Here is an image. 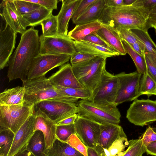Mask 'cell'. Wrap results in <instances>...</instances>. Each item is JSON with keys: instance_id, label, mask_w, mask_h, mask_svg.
<instances>
[{"instance_id": "obj_51", "label": "cell", "mask_w": 156, "mask_h": 156, "mask_svg": "<svg viewBox=\"0 0 156 156\" xmlns=\"http://www.w3.org/2000/svg\"><path fill=\"white\" fill-rule=\"evenodd\" d=\"M147 154L156 156V141L153 142L146 147Z\"/></svg>"}, {"instance_id": "obj_22", "label": "cell", "mask_w": 156, "mask_h": 156, "mask_svg": "<svg viewBox=\"0 0 156 156\" xmlns=\"http://www.w3.org/2000/svg\"><path fill=\"white\" fill-rule=\"evenodd\" d=\"M73 42L77 51L106 59L108 57L119 55L118 53L109 48L84 41H74Z\"/></svg>"}, {"instance_id": "obj_31", "label": "cell", "mask_w": 156, "mask_h": 156, "mask_svg": "<svg viewBox=\"0 0 156 156\" xmlns=\"http://www.w3.org/2000/svg\"><path fill=\"white\" fill-rule=\"evenodd\" d=\"M139 94L148 97L156 94V83L147 72L141 76L140 83Z\"/></svg>"}, {"instance_id": "obj_46", "label": "cell", "mask_w": 156, "mask_h": 156, "mask_svg": "<svg viewBox=\"0 0 156 156\" xmlns=\"http://www.w3.org/2000/svg\"><path fill=\"white\" fill-rule=\"evenodd\" d=\"M145 57L147 66V72L156 83V68L145 53Z\"/></svg>"}, {"instance_id": "obj_42", "label": "cell", "mask_w": 156, "mask_h": 156, "mask_svg": "<svg viewBox=\"0 0 156 156\" xmlns=\"http://www.w3.org/2000/svg\"><path fill=\"white\" fill-rule=\"evenodd\" d=\"M140 138L146 147L151 143L156 141V133L153 130L152 127L149 126Z\"/></svg>"}, {"instance_id": "obj_6", "label": "cell", "mask_w": 156, "mask_h": 156, "mask_svg": "<svg viewBox=\"0 0 156 156\" xmlns=\"http://www.w3.org/2000/svg\"><path fill=\"white\" fill-rule=\"evenodd\" d=\"M34 106L24 101L16 105H0V127L10 129L15 134L33 114Z\"/></svg>"}, {"instance_id": "obj_34", "label": "cell", "mask_w": 156, "mask_h": 156, "mask_svg": "<svg viewBox=\"0 0 156 156\" xmlns=\"http://www.w3.org/2000/svg\"><path fill=\"white\" fill-rule=\"evenodd\" d=\"M55 87L58 90L64 94L78 99H88L90 97L92 94L91 91L86 88L79 89Z\"/></svg>"}, {"instance_id": "obj_55", "label": "cell", "mask_w": 156, "mask_h": 156, "mask_svg": "<svg viewBox=\"0 0 156 156\" xmlns=\"http://www.w3.org/2000/svg\"><path fill=\"white\" fill-rule=\"evenodd\" d=\"M87 156H100L95 148L87 147Z\"/></svg>"}, {"instance_id": "obj_56", "label": "cell", "mask_w": 156, "mask_h": 156, "mask_svg": "<svg viewBox=\"0 0 156 156\" xmlns=\"http://www.w3.org/2000/svg\"><path fill=\"white\" fill-rule=\"evenodd\" d=\"M136 0H123L124 5H130L132 4Z\"/></svg>"}, {"instance_id": "obj_49", "label": "cell", "mask_w": 156, "mask_h": 156, "mask_svg": "<svg viewBox=\"0 0 156 156\" xmlns=\"http://www.w3.org/2000/svg\"><path fill=\"white\" fill-rule=\"evenodd\" d=\"M143 6L150 12L156 5V0H141Z\"/></svg>"}, {"instance_id": "obj_38", "label": "cell", "mask_w": 156, "mask_h": 156, "mask_svg": "<svg viewBox=\"0 0 156 156\" xmlns=\"http://www.w3.org/2000/svg\"><path fill=\"white\" fill-rule=\"evenodd\" d=\"M13 0L16 8L23 16L41 6L39 5L27 1L26 0Z\"/></svg>"}, {"instance_id": "obj_44", "label": "cell", "mask_w": 156, "mask_h": 156, "mask_svg": "<svg viewBox=\"0 0 156 156\" xmlns=\"http://www.w3.org/2000/svg\"><path fill=\"white\" fill-rule=\"evenodd\" d=\"M27 1L37 4L45 8L52 10L57 9V0H26Z\"/></svg>"}, {"instance_id": "obj_8", "label": "cell", "mask_w": 156, "mask_h": 156, "mask_svg": "<svg viewBox=\"0 0 156 156\" xmlns=\"http://www.w3.org/2000/svg\"><path fill=\"white\" fill-rule=\"evenodd\" d=\"M126 118L130 123L142 127L156 121V101L135 100L127 110Z\"/></svg>"}, {"instance_id": "obj_26", "label": "cell", "mask_w": 156, "mask_h": 156, "mask_svg": "<svg viewBox=\"0 0 156 156\" xmlns=\"http://www.w3.org/2000/svg\"><path fill=\"white\" fill-rule=\"evenodd\" d=\"M46 156H85L68 143L57 138L52 147L45 152Z\"/></svg>"}, {"instance_id": "obj_52", "label": "cell", "mask_w": 156, "mask_h": 156, "mask_svg": "<svg viewBox=\"0 0 156 156\" xmlns=\"http://www.w3.org/2000/svg\"><path fill=\"white\" fill-rule=\"evenodd\" d=\"M129 44L131 46L132 48L139 55L142 56H144L145 55V52L143 50L138 43H135Z\"/></svg>"}, {"instance_id": "obj_17", "label": "cell", "mask_w": 156, "mask_h": 156, "mask_svg": "<svg viewBox=\"0 0 156 156\" xmlns=\"http://www.w3.org/2000/svg\"><path fill=\"white\" fill-rule=\"evenodd\" d=\"M35 117L30 116L15 134L12 145L7 156H14L27 147L28 143L34 134Z\"/></svg>"}, {"instance_id": "obj_40", "label": "cell", "mask_w": 156, "mask_h": 156, "mask_svg": "<svg viewBox=\"0 0 156 156\" xmlns=\"http://www.w3.org/2000/svg\"><path fill=\"white\" fill-rule=\"evenodd\" d=\"M121 39L123 40L129 44L137 43L143 50L145 51L144 44L133 34L130 30L122 29L119 31Z\"/></svg>"}, {"instance_id": "obj_59", "label": "cell", "mask_w": 156, "mask_h": 156, "mask_svg": "<svg viewBox=\"0 0 156 156\" xmlns=\"http://www.w3.org/2000/svg\"><path fill=\"white\" fill-rule=\"evenodd\" d=\"M154 29H155V32H156V28H155Z\"/></svg>"}, {"instance_id": "obj_37", "label": "cell", "mask_w": 156, "mask_h": 156, "mask_svg": "<svg viewBox=\"0 0 156 156\" xmlns=\"http://www.w3.org/2000/svg\"><path fill=\"white\" fill-rule=\"evenodd\" d=\"M75 133V123L67 125H57L56 138L61 141L66 142L69 137Z\"/></svg>"}, {"instance_id": "obj_57", "label": "cell", "mask_w": 156, "mask_h": 156, "mask_svg": "<svg viewBox=\"0 0 156 156\" xmlns=\"http://www.w3.org/2000/svg\"><path fill=\"white\" fill-rule=\"evenodd\" d=\"M153 130L156 133V127L152 128Z\"/></svg>"}, {"instance_id": "obj_50", "label": "cell", "mask_w": 156, "mask_h": 156, "mask_svg": "<svg viewBox=\"0 0 156 156\" xmlns=\"http://www.w3.org/2000/svg\"><path fill=\"white\" fill-rule=\"evenodd\" d=\"M106 7L124 5L123 0H105Z\"/></svg>"}, {"instance_id": "obj_36", "label": "cell", "mask_w": 156, "mask_h": 156, "mask_svg": "<svg viewBox=\"0 0 156 156\" xmlns=\"http://www.w3.org/2000/svg\"><path fill=\"white\" fill-rule=\"evenodd\" d=\"M130 30L135 36L144 45L145 52L156 51V44L151 39L148 32L137 29Z\"/></svg>"}, {"instance_id": "obj_18", "label": "cell", "mask_w": 156, "mask_h": 156, "mask_svg": "<svg viewBox=\"0 0 156 156\" xmlns=\"http://www.w3.org/2000/svg\"><path fill=\"white\" fill-rule=\"evenodd\" d=\"M48 79L55 87L79 89L85 88L76 77L69 63H66L62 66Z\"/></svg>"}, {"instance_id": "obj_11", "label": "cell", "mask_w": 156, "mask_h": 156, "mask_svg": "<svg viewBox=\"0 0 156 156\" xmlns=\"http://www.w3.org/2000/svg\"><path fill=\"white\" fill-rule=\"evenodd\" d=\"M115 76L119 80V87L114 103L116 106L122 103L134 101L139 97L141 75L137 71L129 73L122 72Z\"/></svg>"}, {"instance_id": "obj_2", "label": "cell", "mask_w": 156, "mask_h": 156, "mask_svg": "<svg viewBox=\"0 0 156 156\" xmlns=\"http://www.w3.org/2000/svg\"><path fill=\"white\" fill-rule=\"evenodd\" d=\"M38 30L31 27L21 34L20 43L8 62L7 77L9 81L27 79L33 59L39 54L40 40Z\"/></svg>"}, {"instance_id": "obj_29", "label": "cell", "mask_w": 156, "mask_h": 156, "mask_svg": "<svg viewBox=\"0 0 156 156\" xmlns=\"http://www.w3.org/2000/svg\"><path fill=\"white\" fill-rule=\"evenodd\" d=\"M52 10L41 6L23 16L30 23V26L34 27L40 25L42 22L50 16L52 14Z\"/></svg>"}, {"instance_id": "obj_15", "label": "cell", "mask_w": 156, "mask_h": 156, "mask_svg": "<svg viewBox=\"0 0 156 156\" xmlns=\"http://www.w3.org/2000/svg\"><path fill=\"white\" fill-rule=\"evenodd\" d=\"M0 15L15 32L21 34L27 30L30 23L16 8L13 0H3L0 4Z\"/></svg>"}, {"instance_id": "obj_25", "label": "cell", "mask_w": 156, "mask_h": 156, "mask_svg": "<svg viewBox=\"0 0 156 156\" xmlns=\"http://www.w3.org/2000/svg\"><path fill=\"white\" fill-rule=\"evenodd\" d=\"M101 27L99 20L89 23L76 25L68 34L69 38L75 41H83L87 35Z\"/></svg>"}, {"instance_id": "obj_60", "label": "cell", "mask_w": 156, "mask_h": 156, "mask_svg": "<svg viewBox=\"0 0 156 156\" xmlns=\"http://www.w3.org/2000/svg\"></svg>"}, {"instance_id": "obj_10", "label": "cell", "mask_w": 156, "mask_h": 156, "mask_svg": "<svg viewBox=\"0 0 156 156\" xmlns=\"http://www.w3.org/2000/svg\"><path fill=\"white\" fill-rule=\"evenodd\" d=\"M71 56L65 54H39L32 60L28 73L27 79L45 76L52 69L62 66L69 61Z\"/></svg>"}, {"instance_id": "obj_32", "label": "cell", "mask_w": 156, "mask_h": 156, "mask_svg": "<svg viewBox=\"0 0 156 156\" xmlns=\"http://www.w3.org/2000/svg\"><path fill=\"white\" fill-rule=\"evenodd\" d=\"M15 133L9 129L0 127V154L7 156L12 144Z\"/></svg>"}, {"instance_id": "obj_48", "label": "cell", "mask_w": 156, "mask_h": 156, "mask_svg": "<svg viewBox=\"0 0 156 156\" xmlns=\"http://www.w3.org/2000/svg\"><path fill=\"white\" fill-rule=\"evenodd\" d=\"M148 18L151 27L156 28V5L149 12Z\"/></svg>"}, {"instance_id": "obj_12", "label": "cell", "mask_w": 156, "mask_h": 156, "mask_svg": "<svg viewBox=\"0 0 156 156\" xmlns=\"http://www.w3.org/2000/svg\"><path fill=\"white\" fill-rule=\"evenodd\" d=\"M39 54H65L72 55L77 51L74 41L67 36L40 37Z\"/></svg>"}, {"instance_id": "obj_13", "label": "cell", "mask_w": 156, "mask_h": 156, "mask_svg": "<svg viewBox=\"0 0 156 156\" xmlns=\"http://www.w3.org/2000/svg\"><path fill=\"white\" fill-rule=\"evenodd\" d=\"M75 126V134L83 144L87 147L95 148L100 136L101 124L78 115Z\"/></svg>"}, {"instance_id": "obj_3", "label": "cell", "mask_w": 156, "mask_h": 156, "mask_svg": "<svg viewBox=\"0 0 156 156\" xmlns=\"http://www.w3.org/2000/svg\"><path fill=\"white\" fill-rule=\"evenodd\" d=\"M25 90L23 101L34 105L43 101L58 99L77 103L78 99L67 96L58 90L45 76L22 81Z\"/></svg>"}, {"instance_id": "obj_39", "label": "cell", "mask_w": 156, "mask_h": 156, "mask_svg": "<svg viewBox=\"0 0 156 156\" xmlns=\"http://www.w3.org/2000/svg\"><path fill=\"white\" fill-rule=\"evenodd\" d=\"M66 143L84 156H87V147L83 144L75 133L69 137Z\"/></svg>"}, {"instance_id": "obj_47", "label": "cell", "mask_w": 156, "mask_h": 156, "mask_svg": "<svg viewBox=\"0 0 156 156\" xmlns=\"http://www.w3.org/2000/svg\"><path fill=\"white\" fill-rule=\"evenodd\" d=\"M78 116V114H75L58 122L56 125H67L74 124Z\"/></svg>"}, {"instance_id": "obj_58", "label": "cell", "mask_w": 156, "mask_h": 156, "mask_svg": "<svg viewBox=\"0 0 156 156\" xmlns=\"http://www.w3.org/2000/svg\"><path fill=\"white\" fill-rule=\"evenodd\" d=\"M0 156H4L2 154H0Z\"/></svg>"}, {"instance_id": "obj_27", "label": "cell", "mask_w": 156, "mask_h": 156, "mask_svg": "<svg viewBox=\"0 0 156 156\" xmlns=\"http://www.w3.org/2000/svg\"><path fill=\"white\" fill-rule=\"evenodd\" d=\"M129 142L127 137H121L108 149L97 145L95 149L100 156H122L128 147Z\"/></svg>"}, {"instance_id": "obj_24", "label": "cell", "mask_w": 156, "mask_h": 156, "mask_svg": "<svg viewBox=\"0 0 156 156\" xmlns=\"http://www.w3.org/2000/svg\"><path fill=\"white\" fill-rule=\"evenodd\" d=\"M25 92L23 86L5 90L0 94V105H11L22 103Z\"/></svg>"}, {"instance_id": "obj_20", "label": "cell", "mask_w": 156, "mask_h": 156, "mask_svg": "<svg viewBox=\"0 0 156 156\" xmlns=\"http://www.w3.org/2000/svg\"><path fill=\"white\" fill-rule=\"evenodd\" d=\"M81 0H62L61 9L57 16L59 36H68L69 23Z\"/></svg>"}, {"instance_id": "obj_1", "label": "cell", "mask_w": 156, "mask_h": 156, "mask_svg": "<svg viewBox=\"0 0 156 156\" xmlns=\"http://www.w3.org/2000/svg\"><path fill=\"white\" fill-rule=\"evenodd\" d=\"M140 0L132 4L105 7L99 20L117 31L122 29H139L148 32L151 27L148 18L149 12L142 5Z\"/></svg>"}, {"instance_id": "obj_33", "label": "cell", "mask_w": 156, "mask_h": 156, "mask_svg": "<svg viewBox=\"0 0 156 156\" xmlns=\"http://www.w3.org/2000/svg\"><path fill=\"white\" fill-rule=\"evenodd\" d=\"M43 36L53 37L59 36L58 33V23L57 16L52 14L40 24Z\"/></svg>"}, {"instance_id": "obj_43", "label": "cell", "mask_w": 156, "mask_h": 156, "mask_svg": "<svg viewBox=\"0 0 156 156\" xmlns=\"http://www.w3.org/2000/svg\"><path fill=\"white\" fill-rule=\"evenodd\" d=\"M95 57L91 55L76 51L71 56L70 62L71 64H75L87 61Z\"/></svg>"}, {"instance_id": "obj_53", "label": "cell", "mask_w": 156, "mask_h": 156, "mask_svg": "<svg viewBox=\"0 0 156 156\" xmlns=\"http://www.w3.org/2000/svg\"><path fill=\"white\" fill-rule=\"evenodd\" d=\"M14 156H35L27 147L23 148Z\"/></svg>"}, {"instance_id": "obj_5", "label": "cell", "mask_w": 156, "mask_h": 156, "mask_svg": "<svg viewBox=\"0 0 156 156\" xmlns=\"http://www.w3.org/2000/svg\"><path fill=\"white\" fill-rule=\"evenodd\" d=\"M78 115L100 124L119 125L121 115L115 105L102 106L93 104L88 100H81L77 103Z\"/></svg>"}, {"instance_id": "obj_41", "label": "cell", "mask_w": 156, "mask_h": 156, "mask_svg": "<svg viewBox=\"0 0 156 156\" xmlns=\"http://www.w3.org/2000/svg\"><path fill=\"white\" fill-rule=\"evenodd\" d=\"M97 0H81L75 9L72 17V20L74 23L77 19L82 14L91 4Z\"/></svg>"}, {"instance_id": "obj_9", "label": "cell", "mask_w": 156, "mask_h": 156, "mask_svg": "<svg viewBox=\"0 0 156 156\" xmlns=\"http://www.w3.org/2000/svg\"><path fill=\"white\" fill-rule=\"evenodd\" d=\"M34 106L56 124L70 116L78 114L79 111L77 103L58 99L43 101Z\"/></svg>"}, {"instance_id": "obj_4", "label": "cell", "mask_w": 156, "mask_h": 156, "mask_svg": "<svg viewBox=\"0 0 156 156\" xmlns=\"http://www.w3.org/2000/svg\"><path fill=\"white\" fill-rule=\"evenodd\" d=\"M106 58L98 57L71 64L73 73L79 81L92 92L98 84L105 68Z\"/></svg>"}, {"instance_id": "obj_28", "label": "cell", "mask_w": 156, "mask_h": 156, "mask_svg": "<svg viewBox=\"0 0 156 156\" xmlns=\"http://www.w3.org/2000/svg\"><path fill=\"white\" fill-rule=\"evenodd\" d=\"M27 148L35 156H46L45 138L42 131L37 130L34 132L28 143Z\"/></svg>"}, {"instance_id": "obj_35", "label": "cell", "mask_w": 156, "mask_h": 156, "mask_svg": "<svg viewBox=\"0 0 156 156\" xmlns=\"http://www.w3.org/2000/svg\"><path fill=\"white\" fill-rule=\"evenodd\" d=\"M129 142L128 146L122 156H142L146 152V147L140 138Z\"/></svg>"}, {"instance_id": "obj_16", "label": "cell", "mask_w": 156, "mask_h": 156, "mask_svg": "<svg viewBox=\"0 0 156 156\" xmlns=\"http://www.w3.org/2000/svg\"><path fill=\"white\" fill-rule=\"evenodd\" d=\"M33 114L35 117L34 131L40 130L42 132L46 149H49L52 147L56 138V124L44 112L35 107Z\"/></svg>"}, {"instance_id": "obj_19", "label": "cell", "mask_w": 156, "mask_h": 156, "mask_svg": "<svg viewBox=\"0 0 156 156\" xmlns=\"http://www.w3.org/2000/svg\"><path fill=\"white\" fill-rule=\"evenodd\" d=\"M101 27L94 33L102 39L109 48L120 55L127 53L122 44L119 32L112 27L101 24Z\"/></svg>"}, {"instance_id": "obj_21", "label": "cell", "mask_w": 156, "mask_h": 156, "mask_svg": "<svg viewBox=\"0 0 156 156\" xmlns=\"http://www.w3.org/2000/svg\"><path fill=\"white\" fill-rule=\"evenodd\" d=\"M127 136L122 127L119 125L104 123L101 124V130L97 145L108 149L121 137Z\"/></svg>"}, {"instance_id": "obj_54", "label": "cell", "mask_w": 156, "mask_h": 156, "mask_svg": "<svg viewBox=\"0 0 156 156\" xmlns=\"http://www.w3.org/2000/svg\"><path fill=\"white\" fill-rule=\"evenodd\" d=\"M145 53L148 56L156 68V51H153L151 52Z\"/></svg>"}, {"instance_id": "obj_30", "label": "cell", "mask_w": 156, "mask_h": 156, "mask_svg": "<svg viewBox=\"0 0 156 156\" xmlns=\"http://www.w3.org/2000/svg\"><path fill=\"white\" fill-rule=\"evenodd\" d=\"M122 41L126 53L129 54L135 64L137 72L142 75L147 72V66L145 55L142 56L137 53L126 41Z\"/></svg>"}, {"instance_id": "obj_45", "label": "cell", "mask_w": 156, "mask_h": 156, "mask_svg": "<svg viewBox=\"0 0 156 156\" xmlns=\"http://www.w3.org/2000/svg\"><path fill=\"white\" fill-rule=\"evenodd\" d=\"M83 41L109 48L107 44L94 32L86 36Z\"/></svg>"}, {"instance_id": "obj_7", "label": "cell", "mask_w": 156, "mask_h": 156, "mask_svg": "<svg viewBox=\"0 0 156 156\" xmlns=\"http://www.w3.org/2000/svg\"><path fill=\"white\" fill-rule=\"evenodd\" d=\"M119 87V80L115 76L104 69L97 86L87 99L93 104L102 106L115 105Z\"/></svg>"}, {"instance_id": "obj_14", "label": "cell", "mask_w": 156, "mask_h": 156, "mask_svg": "<svg viewBox=\"0 0 156 156\" xmlns=\"http://www.w3.org/2000/svg\"><path fill=\"white\" fill-rule=\"evenodd\" d=\"M0 69L8 66L9 59L15 48L17 33L7 23L0 15Z\"/></svg>"}, {"instance_id": "obj_23", "label": "cell", "mask_w": 156, "mask_h": 156, "mask_svg": "<svg viewBox=\"0 0 156 156\" xmlns=\"http://www.w3.org/2000/svg\"><path fill=\"white\" fill-rule=\"evenodd\" d=\"M106 7L105 0H97L74 23L76 25L92 23L98 20Z\"/></svg>"}]
</instances>
